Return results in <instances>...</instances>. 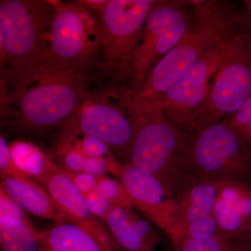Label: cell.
Here are the masks:
<instances>
[{
    "mask_svg": "<svg viewBox=\"0 0 251 251\" xmlns=\"http://www.w3.org/2000/svg\"><path fill=\"white\" fill-rule=\"evenodd\" d=\"M133 129L128 162L156 176L174 198L191 180L184 130L167 118L158 99L142 97L126 85L112 90Z\"/></svg>",
    "mask_w": 251,
    "mask_h": 251,
    "instance_id": "1",
    "label": "cell"
},
{
    "mask_svg": "<svg viewBox=\"0 0 251 251\" xmlns=\"http://www.w3.org/2000/svg\"><path fill=\"white\" fill-rule=\"evenodd\" d=\"M54 1L1 0L0 64L4 105L16 103L35 82L49 56Z\"/></svg>",
    "mask_w": 251,
    "mask_h": 251,
    "instance_id": "2",
    "label": "cell"
},
{
    "mask_svg": "<svg viewBox=\"0 0 251 251\" xmlns=\"http://www.w3.org/2000/svg\"><path fill=\"white\" fill-rule=\"evenodd\" d=\"M227 3L198 4L186 35L151 69L135 92L142 97L158 98L209 49L239 35L247 27V21L236 15Z\"/></svg>",
    "mask_w": 251,
    "mask_h": 251,
    "instance_id": "3",
    "label": "cell"
},
{
    "mask_svg": "<svg viewBox=\"0 0 251 251\" xmlns=\"http://www.w3.org/2000/svg\"><path fill=\"white\" fill-rule=\"evenodd\" d=\"M87 74L41 71L35 82L16 100L14 123L23 130H41L66 125L90 98Z\"/></svg>",
    "mask_w": 251,
    "mask_h": 251,
    "instance_id": "4",
    "label": "cell"
},
{
    "mask_svg": "<svg viewBox=\"0 0 251 251\" xmlns=\"http://www.w3.org/2000/svg\"><path fill=\"white\" fill-rule=\"evenodd\" d=\"M102 25L94 11L76 2H55L49 56L41 71L87 74L101 56Z\"/></svg>",
    "mask_w": 251,
    "mask_h": 251,
    "instance_id": "5",
    "label": "cell"
},
{
    "mask_svg": "<svg viewBox=\"0 0 251 251\" xmlns=\"http://www.w3.org/2000/svg\"><path fill=\"white\" fill-rule=\"evenodd\" d=\"M184 133L188 161L196 177L214 181L237 180L249 184L250 149L227 120Z\"/></svg>",
    "mask_w": 251,
    "mask_h": 251,
    "instance_id": "6",
    "label": "cell"
},
{
    "mask_svg": "<svg viewBox=\"0 0 251 251\" xmlns=\"http://www.w3.org/2000/svg\"><path fill=\"white\" fill-rule=\"evenodd\" d=\"M157 1L109 0L99 16L103 35L97 69L122 85H125L129 77L132 58L143 35L145 21Z\"/></svg>",
    "mask_w": 251,
    "mask_h": 251,
    "instance_id": "7",
    "label": "cell"
},
{
    "mask_svg": "<svg viewBox=\"0 0 251 251\" xmlns=\"http://www.w3.org/2000/svg\"><path fill=\"white\" fill-rule=\"evenodd\" d=\"M202 108L185 131L201 129L233 115L251 94V25L231 41Z\"/></svg>",
    "mask_w": 251,
    "mask_h": 251,
    "instance_id": "8",
    "label": "cell"
},
{
    "mask_svg": "<svg viewBox=\"0 0 251 251\" xmlns=\"http://www.w3.org/2000/svg\"><path fill=\"white\" fill-rule=\"evenodd\" d=\"M187 6L185 1H158L151 10L130 64L129 90H139L151 69L189 30L195 13L191 17Z\"/></svg>",
    "mask_w": 251,
    "mask_h": 251,
    "instance_id": "9",
    "label": "cell"
},
{
    "mask_svg": "<svg viewBox=\"0 0 251 251\" xmlns=\"http://www.w3.org/2000/svg\"><path fill=\"white\" fill-rule=\"evenodd\" d=\"M232 41L209 49L157 98L167 118L183 130L191 126L204 105L210 90V80L215 76Z\"/></svg>",
    "mask_w": 251,
    "mask_h": 251,
    "instance_id": "10",
    "label": "cell"
},
{
    "mask_svg": "<svg viewBox=\"0 0 251 251\" xmlns=\"http://www.w3.org/2000/svg\"><path fill=\"white\" fill-rule=\"evenodd\" d=\"M107 94H91L90 98L67 122L64 133L90 135L103 140L124 163L128 162L133 129L121 105L109 100Z\"/></svg>",
    "mask_w": 251,
    "mask_h": 251,
    "instance_id": "11",
    "label": "cell"
},
{
    "mask_svg": "<svg viewBox=\"0 0 251 251\" xmlns=\"http://www.w3.org/2000/svg\"><path fill=\"white\" fill-rule=\"evenodd\" d=\"M129 195L135 208L168 236L174 228V198L156 176L130 163H119L113 174Z\"/></svg>",
    "mask_w": 251,
    "mask_h": 251,
    "instance_id": "12",
    "label": "cell"
},
{
    "mask_svg": "<svg viewBox=\"0 0 251 251\" xmlns=\"http://www.w3.org/2000/svg\"><path fill=\"white\" fill-rule=\"evenodd\" d=\"M42 187L66 221L87 232L101 251H122L101 221L91 213L85 198L60 167L49 175Z\"/></svg>",
    "mask_w": 251,
    "mask_h": 251,
    "instance_id": "13",
    "label": "cell"
},
{
    "mask_svg": "<svg viewBox=\"0 0 251 251\" xmlns=\"http://www.w3.org/2000/svg\"><path fill=\"white\" fill-rule=\"evenodd\" d=\"M133 209L114 208L105 226L122 251H156L161 242L158 229Z\"/></svg>",
    "mask_w": 251,
    "mask_h": 251,
    "instance_id": "14",
    "label": "cell"
},
{
    "mask_svg": "<svg viewBox=\"0 0 251 251\" xmlns=\"http://www.w3.org/2000/svg\"><path fill=\"white\" fill-rule=\"evenodd\" d=\"M219 182L196 177L181 190L175 198V226L170 236L188 224L212 214Z\"/></svg>",
    "mask_w": 251,
    "mask_h": 251,
    "instance_id": "15",
    "label": "cell"
},
{
    "mask_svg": "<svg viewBox=\"0 0 251 251\" xmlns=\"http://www.w3.org/2000/svg\"><path fill=\"white\" fill-rule=\"evenodd\" d=\"M0 187L25 212L54 223L67 222L55 209L45 189L37 183L26 177L1 175Z\"/></svg>",
    "mask_w": 251,
    "mask_h": 251,
    "instance_id": "16",
    "label": "cell"
},
{
    "mask_svg": "<svg viewBox=\"0 0 251 251\" xmlns=\"http://www.w3.org/2000/svg\"><path fill=\"white\" fill-rule=\"evenodd\" d=\"M39 251H101L97 242L75 225L54 223L39 231Z\"/></svg>",
    "mask_w": 251,
    "mask_h": 251,
    "instance_id": "17",
    "label": "cell"
},
{
    "mask_svg": "<svg viewBox=\"0 0 251 251\" xmlns=\"http://www.w3.org/2000/svg\"><path fill=\"white\" fill-rule=\"evenodd\" d=\"M11 159L27 179L42 186L49 175L59 168L40 148L29 142L17 140L9 144Z\"/></svg>",
    "mask_w": 251,
    "mask_h": 251,
    "instance_id": "18",
    "label": "cell"
},
{
    "mask_svg": "<svg viewBox=\"0 0 251 251\" xmlns=\"http://www.w3.org/2000/svg\"><path fill=\"white\" fill-rule=\"evenodd\" d=\"M38 236L22 221L0 216L1 251H39Z\"/></svg>",
    "mask_w": 251,
    "mask_h": 251,
    "instance_id": "19",
    "label": "cell"
},
{
    "mask_svg": "<svg viewBox=\"0 0 251 251\" xmlns=\"http://www.w3.org/2000/svg\"><path fill=\"white\" fill-rule=\"evenodd\" d=\"M174 251H247L251 242L234 240L220 233L208 239H194L176 234L171 237Z\"/></svg>",
    "mask_w": 251,
    "mask_h": 251,
    "instance_id": "20",
    "label": "cell"
},
{
    "mask_svg": "<svg viewBox=\"0 0 251 251\" xmlns=\"http://www.w3.org/2000/svg\"><path fill=\"white\" fill-rule=\"evenodd\" d=\"M64 171L71 173H84L86 157L73 143L72 140L62 135L56 150Z\"/></svg>",
    "mask_w": 251,
    "mask_h": 251,
    "instance_id": "21",
    "label": "cell"
},
{
    "mask_svg": "<svg viewBox=\"0 0 251 251\" xmlns=\"http://www.w3.org/2000/svg\"><path fill=\"white\" fill-rule=\"evenodd\" d=\"M96 191L106 198L115 208H135L129 195L118 179L100 176Z\"/></svg>",
    "mask_w": 251,
    "mask_h": 251,
    "instance_id": "22",
    "label": "cell"
},
{
    "mask_svg": "<svg viewBox=\"0 0 251 251\" xmlns=\"http://www.w3.org/2000/svg\"><path fill=\"white\" fill-rule=\"evenodd\" d=\"M227 122L251 150V94Z\"/></svg>",
    "mask_w": 251,
    "mask_h": 251,
    "instance_id": "23",
    "label": "cell"
},
{
    "mask_svg": "<svg viewBox=\"0 0 251 251\" xmlns=\"http://www.w3.org/2000/svg\"><path fill=\"white\" fill-rule=\"evenodd\" d=\"M221 233L219 225L213 214L194 221L182 229L173 232L170 238L176 234H183L194 239H208Z\"/></svg>",
    "mask_w": 251,
    "mask_h": 251,
    "instance_id": "24",
    "label": "cell"
},
{
    "mask_svg": "<svg viewBox=\"0 0 251 251\" xmlns=\"http://www.w3.org/2000/svg\"><path fill=\"white\" fill-rule=\"evenodd\" d=\"M63 135L70 138L74 145L85 157L115 158L108 145L99 138L90 135H82V138H77L75 135L65 133H63Z\"/></svg>",
    "mask_w": 251,
    "mask_h": 251,
    "instance_id": "25",
    "label": "cell"
},
{
    "mask_svg": "<svg viewBox=\"0 0 251 251\" xmlns=\"http://www.w3.org/2000/svg\"><path fill=\"white\" fill-rule=\"evenodd\" d=\"M0 216H10L19 220L27 225L34 233L39 234V231L36 229L30 219L26 215L25 211L1 187H0Z\"/></svg>",
    "mask_w": 251,
    "mask_h": 251,
    "instance_id": "26",
    "label": "cell"
},
{
    "mask_svg": "<svg viewBox=\"0 0 251 251\" xmlns=\"http://www.w3.org/2000/svg\"><path fill=\"white\" fill-rule=\"evenodd\" d=\"M119 163L115 158L86 157L84 173L97 176H106L108 173L113 175Z\"/></svg>",
    "mask_w": 251,
    "mask_h": 251,
    "instance_id": "27",
    "label": "cell"
},
{
    "mask_svg": "<svg viewBox=\"0 0 251 251\" xmlns=\"http://www.w3.org/2000/svg\"><path fill=\"white\" fill-rule=\"evenodd\" d=\"M83 196L91 213L105 224V220L115 207L97 191L84 195Z\"/></svg>",
    "mask_w": 251,
    "mask_h": 251,
    "instance_id": "28",
    "label": "cell"
},
{
    "mask_svg": "<svg viewBox=\"0 0 251 251\" xmlns=\"http://www.w3.org/2000/svg\"><path fill=\"white\" fill-rule=\"evenodd\" d=\"M64 171L72 180L74 186L83 196L93 192L97 189L100 176H94L86 173H71Z\"/></svg>",
    "mask_w": 251,
    "mask_h": 251,
    "instance_id": "29",
    "label": "cell"
},
{
    "mask_svg": "<svg viewBox=\"0 0 251 251\" xmlns=\"http://www.w3.org/2000/svg\"><path fill=\"white\" fill-rule=\"evenodd\" d=\"M109 0H80V1H77L78 4L94 11V13H97L99 16L103 12Z\"/></svg>",
    "mask_w": 251,
    "mask_h": 251,
    "instance_id": "30",
    "label": "cell"
},
{
    "mask_svg": "<svg viewBox=\"0 0 251 251\" xmlns=\"http://www.w3.org/2000/svg\"><path fill=\"white\" fill-rule=\"evenodd\" d=\"M243 239L244 241L251 242V215L248 221L247 226L244 229V234H243Z\"/></svg>",
    "mask_w": 251,
    "mask_h": 251,
    "instance_id": "31",
    "label": "cell"
},
{
    "mask_svg": "<svg viewBox=\"0 0 251 251\" xmlns=\"http://www.w3.org/2000/svg\"><path fill=\"white\" fill-rule=\"evenodd\" d=\"M247 251H251V248H250L249 249H248Z\"/></svg>",
    "mask_w": 251,
    "mask_h": 251,
    "instance_id": "32",
    "label": "cell"
},
{
    "mask_svg": "<svg viewBox=\"0 0 251 251\" xmlns=\"http://www.w3.org/2000/svg\"></svg>",
    "mask_w": 251,
    "mask_h": 251,
    "instance_id": "33",
    "label": "cell"
}]
</instances>
